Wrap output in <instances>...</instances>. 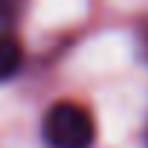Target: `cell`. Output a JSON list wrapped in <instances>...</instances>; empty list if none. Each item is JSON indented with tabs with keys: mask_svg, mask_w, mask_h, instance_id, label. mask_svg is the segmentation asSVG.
Masks as SVG:
<instances>
[{
	"mask_svg": "<svg viewBox=\"0 0 148 148\" xmlns=\"http://www.w3.org/2000/svg\"><path fill=\"white\" fill-rule=\"evenodd\" d=\"M23 64V49L15 38H0V82L12 79Z\"/></svg>",
	"mask_w": 148,
	"mask_h": 148,
	"instance_id": "obj_2",
	"label": "cell"
},
{
	"mask_svg": "<svg viewBox=\"0 0 148 148\" xmlns=\"http://www.w3.org/2000/svg\"><path fill=\"white\" fill-rule=\"evenodd\" d=\"M139 49H142V58L148 61V26H145L142 35H139Z\"/></svg>",
	"mask_w": 148,
	"mask_h": 148,
	"instance_id": "obj_3",
	"label": "cell"
},
{
	"mask_svg": "<svg viewBox=\"0 0 148 148\" xmlns=\"http://www.w3.org/2000/svg\"><path fill=\"white\" fill-rule=\"evenodd\" d=\"M41 134L49 148H90L96 139V122L90 110L76 102H55L44 113Z\"/></svg>",
	"mask_w": 148,
	"mask_h": 148,
	"instance_id": "obj_1",
	"label": "cell"
}]
</instances>
